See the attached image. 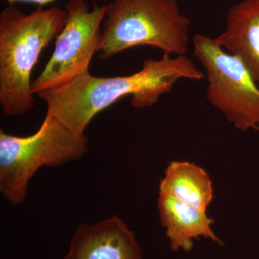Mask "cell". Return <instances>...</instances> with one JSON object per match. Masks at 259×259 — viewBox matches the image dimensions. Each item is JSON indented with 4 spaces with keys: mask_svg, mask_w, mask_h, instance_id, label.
<instances>
[{
    "mask_svg": "<svg viewBox=\"0 0 259 259\" xmlns=\"http://www.w3.org/2000/svg\"><path fill=\"white\" fill-rule=\"evenodd\" d=\"M158 208L162 226L166 228V237L171 250L190 251L193 247L192 240H198L200 237L223 245L211 228L214 220L207 215L206 211L163 194H159Z\"/></svg>",
    "mask_w": 259,
    "mask_h": 259,
    "instance_id": "9",
    "label": "cell"
},
{
    "mask_svg": "<svg viewBox=\"0 0 259 259\" xmlns=\"http://www.w3.org/2000/svg\"><path fill=\"white\" fill-rule=\"evenodd\" d=\"M205 77L187 56L163 54L158 60L145 59L141 69L129 76L97 77L89 72L62 88L37 95L47 104V113L75 134L83 135L95 115L122 97L131 96L134 108H147L170 93L179 80Z\"/></svg>",
    "mask_w": 259,
    "mask_h": 259,
    "instance_id": "1",
    "label": "cell"
},
{
    "mask_svg": "<svg viewBox=\"0 0 259 259\" xmlns=\"http://www.w3.org/2000/svg\"><path fill=\"white\" fill-rule=\"evenodd\" d=\"M6 1L9 3L10 5H13V3H19V2L31 3L39 5V7H42L44 8L46 5L53 3V2L56 1V0H6Z\"/></svg>",
    "mask_w": 259,
    "mask_h": 259,
    "instance_id": "11",
    "label": "cell"
},
{
    "mask_svg": "<svg viewBox=\"0 0 259 259\" xmlns=\"http://www.w3.org/2000/svg\"><path fill=\"white\" fill-rule=\"evenodd\" d=\"M65 20L66 11L56 6L25 14L10 5L0 13V105L5 115L18 117L33 108L32 70Z\"/></svg>",
    "mask_w": 259,
    "mask_h": 259,
    "instance_id": "2",
    "label": "cell"
},
{
    "mask_svg": "<svg viewBox=\"0 0 259 259\" xmlns=\"http://www.w3.org/2000/svg\"><path fill=\"white\" fill-rule=\"evenodd\" d=\"M190 25L177 0H112L106 5L99 57L106 60L139 46L158 48L167 55H186Z\"/></svg>",
    "mask_w": 259,
    "mask_h": 259,
    "instance_id": "3",
    "label": "cell"
},
{
    "mask_svg": "<svg viewBox=\"0 0 259 259\" xmlns=\"http://www.w3.org/2000/svg\"><path fill=\"white\" fill-rule=\"evenodd\" d=\"M226 23L216 40L243 61L259 85V0H244L232 6Z\"/></svg>",
    "mask_w": 259,
    "mask_h": 259,
    "instance_id": "8",
    "label": "cell"
},
{
    "mask_svg": "<svg viewBox=\"0 0 259 259\" xmlns=\"http://www.w3.org/2000/svg\"><path fill=\"white\" fill-rule=\"evenodd\" d=\"M159 194H166L182 203L207 210L212 202V182L201 167L187 161H174L160 182Z\"/></svg>",
    "mask_w": 259,
    "mask_h": 259,
    "instance_id": "10",
    "label": "cell"
},
{
    "mask_svg": "<svg viewBox=\"0 0 259 259\" xmlns=\"http://www.w3.org/2000/svg\"><path fill=\"white\" fill-rule=\"evenodd\" d=\"M65 259H142V250L126 223L113 216L80 225Z\"/></svg>",
    "mask_w": 259,
    "mask_h": 259,
    "instance_id": "7",
    "label": "cell"
},
{
    "mask_svg": "<svg viewBox=\"0 0 259 259\" xmlns=\"http://www.w3.org/2000/svg\"><path fill=\"white\" fill-rule=\"evenodd\" d=\"M193 45L194 55L206 70L209 104L237 129L259 131V85L243 61L215 38L198 34Z\"/></svg>",
    "mask_w": 259,
    "mask_h": 259,
    "instance_id": "5",
    "label": "cell"
},
{
    "mask_svg": "<svg viewBox=\"0 0 259 259\" xmlns=\"http://www.w3.org/2000/svg\"><path fill=\"white\" fill-rule=\"evenodd\" d=\"M64 10L66 20L56 37L54 52L32 81L34 95L62 88L90 72L92 59L98 50L106 5L90 10L85 0H69Z\"/></svg>",
    "mask_w": 259,
    "mask_h": 259,
    "instance_id": "6",
    "label": "cell"
},
{
    "mask_svg": "<svg viewBox=\"0 0 259 259\" xmlns=\"http://www.w3.org/2000/svg\"><path fill=\"white\" fill-rule=\"evenodd\" d=\"M88 140L47 113L40 128L26 137L0 131V192L10 203L25 200L29 181L41 167L61 166L82 157Z\"/></svg>",
    "mask_w": 259,
    "mask_h": 259,
    "instance_id": "4",
    "label": "cell"
}]
</instances>
